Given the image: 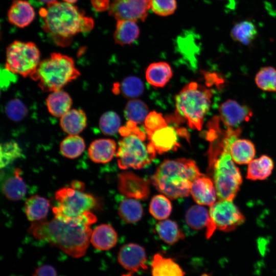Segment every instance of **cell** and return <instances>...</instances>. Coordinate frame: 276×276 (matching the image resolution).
<instances>
[{
	"label": "cell",
	"instance_id": "obj_13",
	"mask_svg": "<svg viewBox=\"0 0 276 276\" xmlns=\"http://www.w3.org/2000/svg\"><path fill=\"white\" fill-rule=\"evenodd\" d=\"M119 264L130 272H137L148 267L145 249L139 244L133 243L122 246L118 252Z\"/></svg>",
	"mask_w": 276,
	"mask_h": 276
},
{
	"label": "cell",
	"instance_id": "obj_23",
	"mask_svg": "<svg viewBox=\"0 0 276 276\" xmlns=\"http://www.w3.org/2000/svg\"><path fill=\"white\" fill-rule=\"evenodd\" d=\"M152 276H185V273L173 259L155 254L151 263Z\"/></svg>",
	"mask_w": 276,
	"mask_h": 276
},
{
	"label": "cell",
	"instance_id": "obj_33",
	"mask_svg": "<svg viewBox=\"0 0 276 276\" xmlns=\"http://www.w3.org/2000/svg\"><path fill=\"white\" fill-rule=\"evenodd\" d=\"M85 148V142L82 137L78 134L68 135L61 142L60 151L65 157L74 159L80 156Z\"/></svg>",
	"mask_w": 276,
	"mask_h": 276
},
{
	"label": "cell",
	"instance_id": "obj_41",
	"mask_svg": "<svg viewBox=\"0 0 276 276\" xmlns=\"http://www.w3.org/2000/svg\"><path fill=\"white\" fill-rule=\"evenodd\" d=\"M150 3L152 11L161 16L172 14L177 7L176 0H150Z\"/></svg>",
	"mask_w": 276,
	"mask_h": 276
},
{
	"label": "cell",
	"instance_id": "obj_31",
	"mask_svg": "<svg viewBox=\"0 0 276 276\" xmlns=\"http://www.w3.org/2000/svg\"><path fill=\"white\" fill-rule=\"evenodd\" d=\"M155 229L159 238L170 245L176 243L185 237L177 223L171 220L158 222L155 225Z\"/></svg>",
	"mask_w": 276,
	"mask_h": 276
},
{
	"label": "cell",
	"instance_id": "obj_10",
	"mask_svg": "<svg viewBox=\"0 0 276 276\" xmlns=\"http://www.w3.org/2000/svg\"><path fill=\"white\" fill-rule=\"evenodd\" d=\"M209 213L216 229L223 232L232 231L245 221L232 200H219L210 206Z\"/></svg>",
	"mask_w": 276,
	"mask_h": 276
},
{
	"label": "cell",
	"instance_id": "obj_32",
	"mask_svg": "<svg viewBox=\"0 0 276 276\" xmlns=\"http://www.w3.org/2000/svg\"><path fill=\"white\" fill-rule=\"evenodd\" d=\"M118 213L124 222L133 223L142 218L143 215V208L141 203L136 199L128 198L120 202Z\"/></svg>",
	"mask_w": 276,
	"mask_h": 276
},
{
	"label": "cell",
	"instance_id": "obj_26",
	"mask_svg": "<svg viewBox=\"0 0 276 276\" xmlns=\"http://www.w3.org/2000/svg\"><path fill=\"white\" fill-rule=\"evenodd\" d=\"M50 206V201L45 198L38 195L31 196L25 203V211L27 219L32 222L45 219Z\"/></svg>",
	"mask_w": 276,
	"mask_h": 276
},
{
	"label": "cell",
	"instance_id": "obj_17",
	"mask_svg": "<svg viewBox=\"0 0 276 276\" xmlns=\"http://www.w3.org/2000/svg\"><path fill=\"white\" fill-rule=\"evenodd\" d=\"M185 220L188 225L195 230L206 227V237L210 238L216 230L209 212L200 205H194L187 211Z\"/></svg>",
	"mask_w": 276,
	"mask_h": 276
},
{
	"label": "cell",
	"instance_id": "obj_7",
	"mask_svg": "<svg viewBox=\"0 0 276 276\" xmlns=\"http://www.w3.org/2000/svg\"><path fill=\"white\" fill-rule=\"evenodd\" d=\"M211 89L192 82L186 85L175 98L176 116L185 120L193 129L200 130L211 105Z\"/></svg>",
	"mask_w": 276,
	"mask_h": 276
},
{
	"label": "cell",
	"instance_id": "obj_34",
	"mask_svg": "<svg viewBox=\"0 0 276 276\" xmlns=\"http://www.w3.org/2000/svg\"><path fill=\"white\" fill-rule=\"evenodd\" d=\"M148 114L147 105L138 99L129 101L124 109L125 117L128 122L136 125L144 122Z\"/></svg>",
	"mask_w": 276,
	"mask_h": 276
},
{
	"label": "cell",
	"instance_id": "obj_21",
	"mask_svg": "<svg viewBox=\"0 0 276 276\" xmlns=\"http://www.w3.org/2000/svg\"><path fill=\"white\" fill-rule=\"evenodd\" d=\"M86 116L82 109H71L60 118L61 128L68 135L79 134L86 127Z\"/></svg>",
	"mask_w": 276,
	"mask_h": 276
},
{
	"label": "cell",
	"instance_id": "obj_46",
	"mask_svg": "<svg viewBox=\"0 0 276 276\" xmlns=\"http://www.w3.org/2000/svg\"><path fill=\"white\" fill-rule=\"evenodd\" d=\"M38 1L42 3H46L47 4H48L54 2L57 0H38Z\"/></svg>",
	"mask_w": 276,
	"mask_h": 276
},
{
	"label": "cell",
	"instance_id": "obj_3",
	"mask_svg": "<svg viewBox=\"0 0 276 276\" xmlns=\"http://www.w3.org/2000/svg\"><path fill=\"white\" fill-rule=\"evenodd\" d=\"M39 13L43 18L44 31L61 44H66L79 33L90 31L94 25L92 18L85 16L77 7L65 2L56 1L48 4Z\"/></svg>",
	"mask_w": 276,
	"mask_h": 276
},
{
	"label": "cell",
	"instance_id": "obj_35",
	"mask_svg": "<svg viewBox=\"0 0 276 276\" xmlns=\"http://www.w3.org/2000/svg\"><path fill=\"white\" fill-rule=\"evenodd\" d=\"M172 209L171 201L164 195L154 196L150 202V213L157 220H163L167 218L171 213Z\"/></svg>",
	"mask_w": 276,
	"mask_h": 276
},
{
	"label": "cell",
	"instance_id": "obj_30",
	"mask_svg": "<svg viewBox=\"0 0 276 276\" xmlns=\"http://www.w3.org/2000/svg\"><path fill=\"white\" fill-rule=\"evenodd\" d=\"M230 35L234 41L249 45L257 37L258 30L252 21L245 20L235 24L231 31Z\"/></svg>",
	"mask_w": 276,
	"mask_h": 276
},
{
	"label": "cell",
	"instance_id": "obj_38",
	"mask_svg": "<svg viewBox=\"0 0 276 276\" xmlns=\"http://www.w3.org/2000/svg\"><path fill=\"white\" fill-rule=\"evenodd\" d=\"M99 125L103 134L109 135H114L119 131L121 128L120 118L114 111H107L100 117Z\"/></svg>",
	"mask_w": 276,
	"mask_h": 276
},
{
	"label": "cell",
	"instance_id": "obj_1",
	"mask_svg": "<svg viewBox=\"0 0 276 276\" xmlns=\"http://www.w3.org/2000/svg\"><path fill=\"white\" fill-rule=\"evenodd\" d=\"M90 211L72 219L57 218L32 222L28 233L35 239L45 241L68 256L79 258L84 256L90 242V225L97 221Z\"/></svg>",
	"mask_w": 276,
	"mask_h": 276
},
{
	"label": "cell",
	"instance_id": "obj_43",
	"mask_svg": "<svg viewBox=\"0 0 276 276\" xmlns=\"http://www.w3.org/2000/svg\"><path fill=\"white\" fill-rule=\"evenodd\" d=\"M33 276H57V272L52 265L44 264L37 268Z\"/></svg>",
	"mask_w": 276,
	"mask_h": 276
},
{
	"label": "cell",
	"instance_id": "obj_18",
	"mask_svg": "<svg viewBox=\"0 0 276 276\" xmlns=\"http://www.w3.org/2000/svg\"><path fill=\"white\" fill-rule=\"evenodd\" d=\"M35 16L33 7L25 0H14L8 11L9 22L21 28L30 25Z\"/></svg>",
	"mask_w": 276,
	"mask_h": 276
},
{
	"label": "cell",
	"instance_id": "obj_25",
	"mask_svg": "<svg viewBox=\"0 0 276 276\" xmlns=\"http://www.w3.org/2000/svg\"><path fill=\"white\" fill-rule=\"evenodd\" d=\"M2 191L8 199L12 201L20 200L26 195L27 187L19 169H15L13 174L4 181Z\"/></svg>",
	"mask_w": 276,
	"mask_h": 276
},
{
	"label": "cell",
	"instance_id": "obj_24",
	"mask_svg": "<svg viewBox=\"0 0 276 276\" xmlns=\"http://www.w3.org/2000/svg\"><path fill=\"white\" fill-rule=\"evenodd\" d=\"M140 35L136 22L131 20H117L113 34L114 42L121 45L132 43Z\"/></svg>",
	"mask_w": 276,
	"mask_h": 276
},
{
	"label": "cell",
	"instance_id": "obj_37",
	"mask_svg": "<svg viewBox=\"0 0 276 276\" xmlns=\"http://www.w3.org/2000/svg\"><path fill=\"white\" fill-rule=\"evenodd\" d=\"M119 86L122 95L129 99L137 98L143 94L144 90L142 81L135 76H129L125 78Z\"/></svg>",
	"mask_w": 276,
	"mask_h": 276
},
{
	"label": "cell",
	"instance_id": "obj_45",
	"mask_svg": "<svg viewBox=\"0 0 276 276\" xmlns=\"http://www.w3.org/2000/svg\"><path fill=\"white\" fill-rule=\"evenodd\" d=\"M71 187L79 190H84V183L78 180H74L72 181V182L71 183Z\"/></svg>",
	"mask_w": 276,
	"mask_h": 276
},
{
	"label": "cell",
	"instance_id": "obj_4",
	"mask_svg": "<svg viewBox=\"0 0 276 276\" xmlns=\"http://www.w3.org/2000/svg\"><path fill=\"white\" fill-rule=\"evenodd\" d=\"M204 175L192 159L185 158L166 159L151 178L155 188L170 199L188 196L193 181Z\"/></svg>",
	"mask_w": 276,
	"mask_h": 276
},
{
	"label": "cell",
	"instance_id": "obj_42",
	"mask_svg": "<svg viewBox=\"0 0 276 276\" xmlns=\"http://www.w3.org/2000/svg\"><path fill=\"white\" fill-rule=\"evenodd\" d=\"M144 125L147 136L168 125L162 114L154 111L149 113L144 121Z\"/></svg>",
	"mask_w": 276,
	"mask_h": 276
},
{
	"label": "cell",
	"instance_id": "obj_27",
	"mask_svg": "<svg viewBox=\"0 0 276 276\" xmlns=\"http://www.w3.org/2000/svg\"><path fill=\"white\" fill-rule=\"evenodd\" d=\"M172 76V69L165 62L152 63L146 72V78L151 85L155 87H163Z\"/></svg>",
	"mask_w": 276,
	"mask_h": 276
},
{
	"label": "cell",
	"instance_id": "obj_12",
	"mask_svg": "<svg viewBox=\"0 0 276 276\" xmlns=\"http://www.w3.org/2000/svg\"><path fill=\"white\" fill-rule=\"evenodd\" d=\"M119 192L128 198L145 199L150 189L147 181L130 172H123L118 177Z\"/></svg>",
	"mask_w": 276,
	"mask_h": 276
},
{
	"label": "cell",
	"instance_id": "obj_8",
	"mask_svg": "<svg viewBox=\"0 0 276 276\" xmlns=\"http://www.w3.org/2000/svg\"><path fill=\"white\" fill-rule=\"evenodd\" d=\"M55 198L57 205L53 208V211L55 217L59 219L78 217L97 205V200L93 195L72 187L58 190Z\"/></svg>",
	"mask_w": 276,
	"mask_h": 276
},
{
	"label": "cell",
	"instance_id": "obj_9",
	"mask_svg": "<svg viewBox=\"0 0 276 276\" xmlns=\"http://www.w3.org/2000/svg\"><path fill=\"white\" fill-rule=\"evenodd\" d=\"M40 53L33 42L15 40L7 48L5 67L11 73L30 76L37 68Z\"/></svg>",
	"mask_w": 276,
	"mask_h": 276
},
{
	"label": "cell",
	"instance_id": "obj_5",
	"mask_svg": "<svg viewBox=\"0 0 276 276\" xmlns=\"http://www.w3.org/2000/svg\"><path fill=\"white\" fill-rule=\"evenodd\" d=\"M119 132L123 137L119 142L116 156L120 169H142L155 158V150L149 142H145L146 134L136 124L128 122Z\"/></svg>",
	"mask_w": 276,
	"mask_h": 276
},
{
	"label": "cell",
	"instance_id": "obj_2",
	"mask_svg": "<svg viewBox=\"0 0 276 276\" xmlns=\"http://www.w3.org/2000/svg\"><path fill=\"white\" fill-rule=\"evenodd\" d=\"M235 130L210 141L209 168L219 200H233L242 182V176L230 153L232 143L239 135Z\"/></svg>",
	"mask_w": 276,
	"mask_h": 276
},
{
	"label": "cell",
	"instance_id": "obj_47",
	"mask_svg": "<svg viewBox=\"0 0 276 276\" xmlns=\"http://www.w3.org/2000/svg\"><path fill=\"white\" fill-rule=\"evenodd\" d=\"M63 2H65L66 3L73 4L76 3L78 0H63Z\"/></svg>",
	"mask_w": 276,
	"mask_h": 276
},
{
	"label": "cell",
	"instance_id": "obj_44",
	"mask_svg": "<svg viewBox=\"0 0 276 276\" xmlns=\"http://www.w3.org/2000/svg\"><path fill=\"white\" fill-rule=\"evenodd\" d=\"M94 9L97 12H103L109 9L110 0H90Z\"/></svg>",
	"mask_w": 276,
	"mask_h": 276
},
{
	"label": "cell",
	"instance_id": "obj_48",
	"mask_svg": "<svg viewBox=\"0 0 276 276\" xmlns=\"http://www.w3.org/2000/svg\"><path fill=\"white\" fill-rule=\"evenodd\" d=\"M121 276H132V273L130 272L128 274H124L122 275Z\"/></svg>",
	"mask_w": 276,
	"mask_h": 276
},
{
	"label": "cell",
	"instance_id": "obj_40",
	"mask_svg": "<svg viewBox=\"0 0 276 276\" xmlns=\"http://www.w3.org/2000/svg\"><path fill=\"white\" fill-rule=\"evenodd\" d=\"M5 112L11 120L20 121L27 116L28 109L22 101L17 99H13L6 104Z\"/></svg>",
	"mask_w": 276,
	"mask_h": 276
},
{
	"label": "cell",
	"instance_id": "obj_39",
	"mask_svg": "<svg viewBox=\"0 0 276 276\" xmlns=\"http://www.w3.org/2000/svg\"><path fill=\"white\" fill-rule=\"evenodd\" d=\"M22 150L18 144L13 141L7 142L1 145V168H3L19 158Z\"/></svg>",
	"mask_w": 276,
	"mask_h": 276
},
{
	"label": "cell",
	"instance_id": "obj_15",
	"mask_svg": "<svg viewBox=\"0 0 276 276\" xmlns=\"http://www.w3.org/2000/svg\"><path fill=\"white\" fill-rule=\"evenodd\" d=\"M178 134V131L173 127L167 125L147 136L156 153L162 154L177 148Z\"/></svg>",
	"mask_w": 276,
	"mask_h": 276
},
{
	"label": "cell",
	"instance_id": "obj_11",
	"mask_svg": "<svg viewBox=\"0 0 276 276\" xmlns=\"http://www.w3.org/2000/svg\"><path fill=\"white\" fill-rule=\"evenodd\" d=\"M150 9V0H114L109 14L117 20L144 21Z\"/></svg>",
	"mask_w": 276,
	"mask_h": 276
},
{
	"label": "cell",
	"instance_id": "obj_36",
	"mask_svg": "<svg viewBox=\"0 0 276 276\" xmlns=\"http://www.w3.org/2000/svg\"><path fill=\"white\" fill-rule=\"evenodd\" d=\"M255 82L261 89L276 92V70L271 66L261 68L255 77Z\"/></svg>",
	"mask_w": 276,
	"mask_h": 276
},
{
	"label": "cell",
	"instance_id": "obj_22",
	"mask_svg": "<svg viewBox=\"0 0 276 276\" xmlns=\"http://www.w3.org/2000/svg\"><path fill=\"white\" fill-rule=\"evenodd\" d=\"M45 102L50 113L57 118L62 117L68 112L72 105L71 97L62 89L51 92Z\"/></svg>",
	"mask_w": 276,
	"mask_h": 276
},
{
	"label": "cell",
	"instance_id": "obj_14",
	"mask_svg": "<svg viewBox=\"0 0 276 276\" xmlns=\"http://www.w3.org/2000/svg\"><path fill=\"white\" fill-rule=\"evenodd\" d=\"M220 119L227 128H236L240 124L248 121L252 112L246 106L242 105L233 100H227L219 108Z\"/></svg>",
	"mask_w": 276,
	"mask_h": 276
},
{
	"label": "cell",
	"instance_id": "obj_28",
	"mask_svg": "<svg viewBox=\"0 0 276 276\" xmlns=\"http://www.w3.org/2000/svg\"><path fill=\"white\" fill-rule=\"evenodd\" d=\"M230 153L235 163L247 164L253 160L256 150L254 144L250 140L237 139L231 145Z\"/></svg>",
	"mask_w": 276,
	"mask_h": 276
},
{
	"label": "cell",
	"instance_id": "obj_16",
	"mask_svg": "<svg viewBox=\"0 0 276 276\" xmlns=\"http://www.w3.org/2000/svg\"><path fill=\"white\" fill-rule=\"evenodd\" d=\"M191 194L198 204L209 206L216 202L217 196L214 182L211 178L204 175L193 181Z\"/></svg>",
	"mask_w": 276,
	"mask_h": 276
},
{
	"label": "cell",
	"instance_id": "obj_29",
	"mask_svg": "<svg viewBox=\"0 0 276 276\" xmlns=\"http://www.w3.org/2000/svg\"><path fill=\"white\" fill-rule=\"evenodd\" d=\"M273 169L272 159L267 155H262L248 164L246 178L252 180L265 179L270 176Z\"/></svg>",
	"mask_w": 276,
	"mask_h": 276
},
{
	"label": "cell",
	"instance_id": "obj_19",
	"mask_svg": "<svg viewBox=\"0 0 276 276\" xmlns=\"http://www.w3.org/2000/svg\"><path fill=\"white\" fill-rule=\"evenodd\" d=\"M117 149L114 141L100 139L91 142L88 149V156L94 163L106 164L113 157Z\"/></svg>",
	"mask_w": 276,
	"mask_h": 276
},
{
	"label": "cell",
	"instance_id": "obj_6",
	"mask_svg": "<svg viewBox=\"0 0 276 276\" xmlns=\"http://www.w3.org/2000/svg\"><path fill=\"white\" fill-rule=\"evenodd\" d=\"M80 75L72 58L59 53H52L50 57L40 61L30 77L38 82L42 91L51 93L62 89Z\"/></svg>",
	"mask_w": 276,
	"mask_h": 276
},
{
	"label": "cell",
	"instance_id": "obj_20",
	"mask_svg": "<svg viewBox=\"0 0 276 276\" xmlns=\"http://www.w3.org/2000/svg\"><path fill=\"white\" fill-rule=\"evenodd\" d=\"M118 241V234L113 227L108 224L97 226L92 232L90 242L97 249L106 250L113 247Z\"/></svg>",
	"mask_w": 276,
	"mask_h": 276
}]
</instances>
